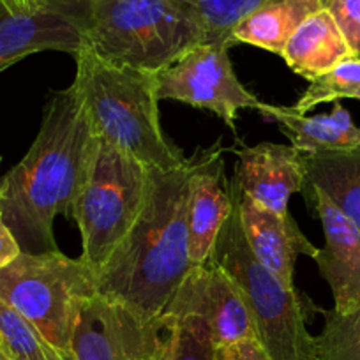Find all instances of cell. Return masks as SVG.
<instances>
[{
  "label": "cell",
  "instance_id": "cell-27",
  "mask_svg": "<svg viewBox=\"0 0 360 360\" xmlns=\"http://www.w3.org/2000/svg\"><path fill=\"white\" fill-rule=\"evenodd\" d=\"M20 255H22V249H20L18 240L0 216V269H4L11 262H15Z\"/></svg>",
  "mask_w": 360,
  "mask_h": 360
},
{
  "label": "cell",
  "instance_id": "cell-10",
  "mask_svg": "<svg viewBox=\"0 0 360 360\" xmlns=\"http://www.w3.org/2000/svg\"><path fill=\"white\" fill-rule=\"evenodd\" d=\"M82 46L79 0H39L18 13L0 6V72L41 51L76 57Z\"/></svg>",
  "mask_w": 360,
  "mask_h": 360
},
{
  "label": "cell",
  "instance_id": "cell-28",
  "mask_svg": "<svg viewBox=\"0 0 360 360\" xmlns=\"http://www.w3.org/2000/svg\"><path fill=\"white\" fill-rule=\"evenodd\" d=\"M37 2H39V0H0V6L11 13H18L32 9Z\"/></svg>",
  "mask_w": 360,
  "mask_h": 360
},
{
  "label": "cell",
  "instance_id": "cell-7",
  "mask_svg": "<svg viewBox=\"0 0 360 360\" xmlns=\"http://www.w3.org/2000/svg\"><path fill=\"white\" fill-rule=\"evenodd\" d=\"M96 293L94 270L82 258H69L60 251L22 252L0 269V299L25 316L68 359L78 304Z\"/></svg>",
  "mask_w": 360,
  "mask_h": 360
},
{
  "label": "cell",
  "instance_id": "cell-15",
  "mask_svg": "<svg viewBox=\"0 0 360 360\" xmlns=\"http://www.w3.org/2000/svg\"><path fill=\"white\" fill-rule=\"evenodd\" d=\"M233 184V182H231ZM242 230L259 263L274 272L288 288H295V263L300 255L314 258L318 248L307 240L290 212L265 209L235 188Z\"/></svg>",
  "mask_w": 360,
  "mask_h": 360
},
{
  "label": "cell",
  "instance_id": "cell-29",
  "mask_svg": "<svg viewBox=\"0 0 360 360\" xmlns=\"http://www.w3.org/2000/svg\"><path fill=\"white\" fill-rule=\"evenodd\" d=\"M0 360H11V359H9V356L6 355V353L2 352V349H0Z\"/></svg>",
  "mask_w": 360,
  "mask_h": 360
},
{
  "label": "cell",
  "instance_id": "cell-23",
  "mask_svg": "<svg viewBox=\"0 0 360 360\" xmlns=\"http://www.w3.org/2000/svg\"><path fill=\"white\" fill-rule=\"evenodd\" d=\"M309 82L297 105L292 106L300 115H306L309 110L323 103H335L339 99H360V60L355 57L346 58L330 71Z\"/></svg>",
  "mask_w": 360,
  "mask_h": 360
},
{
  "label": "cell",
  "instance_id": "cell-1",
  "mask_svg": "<svg viewBox=\"0 0 360 360\" xmlns=\"http://www.w3.org/2000/svg\"><path fill=\"white\" fill-rule=\"evenodd\" d=\"M96 150L98 134L76 86L53 92L32 147L0 176V216L22 252L58 251L53 221L71 217Z\"/></svg>",
  "mask_w": 360,
  "mask_h": 360
},
{
  "label": "cell",
  "instance_id": "cell-11",
  "mask_svg": "<svg viewBox=\"0 0 360 360\" xmlns=\"http://www.w3.org/2000/svg\"><path fill=\"white\" fill-rule=\"evenodd\" d=\"M302 195L323 226L325 245L313 259L330 286L334 309L342 314L360 309V230L320 188L304 184Z\"/></svg>",
  "mask_w": 360,
  "mask_h": 360
},
{
  "label": "cell",
  "instance_id": "cell-21",
  "mask_svg": "<svg viewBox=\"0 0 360 360\" xmlns=\"http://www.w3.org/2000/svg\"><path fill=\"white\" fill-rule=\"evenodd\" d=\"M0 349L11 360H71L55 349L25 316L0 299Z\"/></svg>",
  "mask_w": 360,
  "mask_h": 360
},
{
  "label": "cell",
  "instance_id": "cell-17",
  "mask_svg": "<svg viewBox=\"0 0 360 360\" xmlns=\"http://www.w3.org/2000/svg\"><path fill=\"white\" fill-rule=\"evenodd\" d=\"M281 57L293 72L313 79L353 55L334 16L320 9L290 37Z\"/></svg>",
  "mask_w": 360,
  "mask_h": 360
},
{
  "label": "cell",
  "instance_id": "cell-14",
  "mask_svg": "<svg viewBox=\"0 0 360 360\" xmlns=\"http://www.w3.org/2000/svg\"><path fill=\"white\" fill-rule=\"evenodd\" d=\"M235 188L265 209L288 212V200L306 184L302 154L292 145L259 143L235 152Z\"/></svg>",
  "mask_w": 360,
  "mask_h": 360
},
{
  "label": "cell",
  "instance_id": "cell-3",
  "mask_svg": "<svg viewBox=\"0 0 360 360\" xmlns=\"http://www.w3.org/2000/svg\"><path fill=\"white\" fill-rule=\"evenodd\" d=\"M72 85L94 133L148 168L172 169L188 161L162 133L154 72L117 68L86 48L76 53Z\"/></svg>",
  "mask_w": 360,
  "mask_h": 360
},
{
  "label": "cell",
  "instance_id": "cell-25",
  "mask_svg": "<svg viewBox=\"0 0 360 360\" xmlns=\"http://www.w3.org/2000/svg\"><path fill=\"white\" fill-rule=\"evenodd\" d=\"M334 16L352 55L360 60V0H320Z\"/></svg>",
  "mask_w": 360,
  "mask_h": 360
},
{
  "label": "cell",
  "instance_id": "cell-9",
  "mask_svg": "<svg viewBox=\"0 0 360 360\" xmlns=\"http://www.w3.org/2000/svg\"><path fill=\"white\" fill-rule=\"evenodd\" d=\"M154 320L124 304L96 295L82 300L71 335L72 360H143L152 352Z\"/></svg>",
  "mask_w": 360,
  "mask_h": 360
},
{
  "label": "cell",
  "instance_id": "cell-5",
  "mask_svg": "<svg viewBox=\"0 0 360 360\" xmlns=\"http://www.w3.org/2000/svg\"><path fill=\"white\" fill-rule=\"evenodd\" d=\"M233 210L221 228L207 265L224 270L240 290L256 338L272 360H316V339L307 330L309 311L321 313L297 288H288L258 262L245 240L233 184Z\"/></svg>",
  "mask_w": 360,
  "mask_h": 360
},
{
  "label": "cell",
  "instance_id": "cell-16",
  "mask_svg": "<svg viewBox=\"0 0 360 360\" xmlns=\"http://www.w3.org/2000/svg\"><path fill=\"white\" fill-rule=\"evenodd\" d=\"M258 112L269 122H276L290 138L292 147L302 154L349 150L360 147V127L339 101L327 115H300L292 106L259 103Z\"/></svg>",
  "mask_w": 360,
  "mask_h": 360
},
{
  "label": "cell",
  "instance_id": "cell-26",
  "mask_svg": "<svg viewBox=\"0 0 360 360\" xmlns=\"http://www.w3.org/2000/svg\"><path fill=\"white\" fill-rule=\"evenodd\" d=\"M214 360H272L256 338L216 348Z\"/></svg>",
  "mask_w": 360,
  "mask_h": 360
},
{
  "label": "cell",
  "instance_id": "cell-18",
  "mask_svg": "<svg viewBox=\"0 0 360 360\" xmlns=\"http://www.w3.org/2000/svg\"><path fill=\"white\" fill-rule=\"evenodd\" d=\"M323 9L320 0H265L231 32V43H245L281 55L300 25Z\"/></svg>",
  "mask_w": 360,
  "mask_h": 360
},
{
  "label": "cell",
  "instance_id": "cell-8",
  "mask_svg": "<svg viewBox=\"0 0 360 360\" xmlns=\"http://www.w3.org/2000/svg\"><path fill=\"white\" fill-rule=\"evenodd\" d=\"M230 46L221 43H200L186 51L169 68L155 75L158 96L175 99L195 108L209 110L235 131L240 110H258L259 101L251 94L233 71Z\"/></svg>",
  "mask_w": 360,
  "mask_h": 360
},
{
  "label": "cell",
  "instance_id": "cell-24",
  "mask_svg": "<svg viewBox=\"0 0 360 360\" xmlns=\"http://www.w3.org/2000/svg\"><path fill=\"white\" fill-rule=\"evenodd\" d=\"M323 330L316 335V360H360V309L323 311Z\"/></svg>",
  "mask_w": 360,
  "mask_h": 360
},
{
  "label": "cell",
  "instance_id": "cell-4",
  "mask_svg": "<svg viewBox=\"0 0 360 360\" xmlns=\"http://www.w3.org/2000/svg\"><path fill=\"white\" fill-rule=\"evenodd\" d=\"M83 46L117 68L161 72L205 43L195 16L176 0H79Z\"/></svg>",
  "mask_w": 360,
  "mask_h": 360
},
{
  "label": "cell",
  "instance_id": "cell-22",
  "mask_svg": "<svg viewBox=\"0 0 360 360\" xmlns=\"http://www.w3.org/2000/svg\"><path fill=\"white\" fill-rule=\"evenodd\" d=\"M196 18L205 32V43L233 46L231 32L240 20L265 0H176Z\"/></svg>",
  "mask_w": 360,
  "mask_h": 360
},
{
  "label": "cell",
  "instance_id": "cell-19",
  "mask_svg": "<svg viewBox=\"0 0 360 360\" xmlns=\"http://www.w3.org/2000/svg\"><path fill=\"white\" fill-rule=\"evenodd\" d=\"M302 165L306 184L320 188L360 230V147L302 154Z\"/></svg>",
  "mask_w": 360,
  "mask_h": 360
},
{
  "label": "cell",
  "instance_id": "cell-2",
  "mask_svg": "<svg viewBox=\"0 0 360 360\" xmlns=\"http://www.w3.org/2000/svg\"><path fill=\"white\" fill-rule=\"evenodd\" d=\"M196 152L172 169L150 168L143 210L98 279V293L143 320L165 311L195 266L189 259L188 193Z\"/></svg>",
  "mask_w": 360,
  "mask_h": 360
},
{
  "label": "cell",
  "instance_id": "cell-12",
  "mask_svg": "<svg viewBox=\"0 0 360 360\" xmlns=\"http://www.w3.org/2000/svg\"><path fill=\"white\" fill-rule=\"evenodd\" d=\"M154 346L143 360H214L203 265L189 272L165 311L154 318Z\"/></svg>",
  "mask_w": 360,
  "mask_h": 360
},
{
  "label": "cell",
  "instance_id": "cell-20",
  "mask_svg": "<svg viewBox=\"0 0 360 360\" xmlns=\"http://www.w3.org/2000/svg\"><path fill=\"white\" fill-rule=\"evenodd\" d=\"M205 269L207 313L216 348L256 338L255 323L240 290L233 279L214 265ZM258 339V338H256Z\"/></svg>",
  "mask_w": 360,
  "mask_h": 360
},
{
  "label": "cell",
  "instance_id": "cell-6",
  "mask_svg": "<svg viewBox=\"0 0 360 360\" xmlns=\"http://www.w3.org/2000/svg\"><path fill=\"white\" fill-rule=\"evenodd\" d=\"M148 186V166L98 136L94 161L71 212L82 233L79 258L96 276L136 223Z\"/></svg>",
  "mask_w": 360,
  "mask_h": 360
},
{
  "label": "cell",
  "instance_id": "cell-13",
  "mask_svg": "<svg viewBox=\"0 0 360 360\" xmlns=\"http://www.w3.org/2000/svg\"><path fill=\"white\" fill-rule=\"evenodd\" d=\"M223 152L219 141L210 148L196 150L188 193L189 259L193 266L205 265L221 228L233 210V193L231 182L224 175Z\"/></svg>",
  "mask_w": 360,
  "mask_h": 360
}]
</instances>
